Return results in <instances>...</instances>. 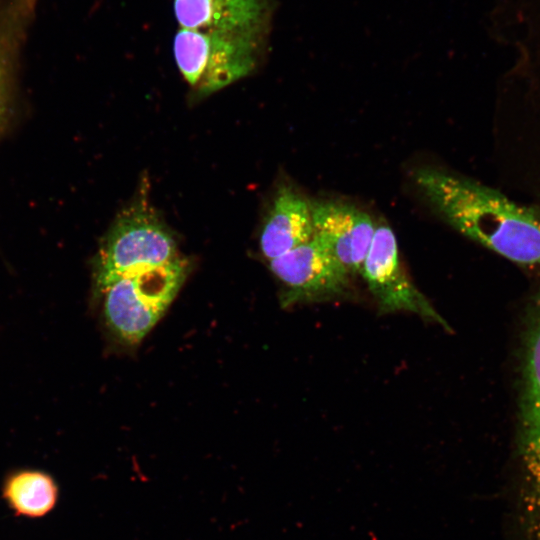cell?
Segmentation results:
<instances>
[{
    "mask_svg": "<svg viewBox=\"0 0 540 540\" xmlns=\"http://www.w3.org/2000/svg\"><path fill=\"white\" fill-rule=\"evenodd\" d=\"M269 32H223L179 28L173 54L182 76L207 96L251 74L262 59Z\"/></svg>",
    "mask_w": 540,
    "mask_h": 540,
    "instance_id": "3",
    "label": "cell"
},
{
    "mask_svg": "<svg viewBox=\"0 0 540 540\" xmlns=\"http://www.w3.org/2000/svg\"><path fill=\"white\" fill-rule=\"evenodd\" d=\"M314 236L311 202L294 188L281 187L265 218L259 247L267 260H273Z\"/></svg>",
    "mask_w": 540,
    "mask_h": 540,
    "instance_id": "9",
    "label": "cell"
},
{
    "mask_svg": "<svg viewBox=\"0 0 540 540\" xmlns=\"http://www.w3.org/2000/svg\"><path fill=\"white\" fill-rule=\"evenodd\" d=\"M360 274L380 314L409 312L450 330L448 323L401 266L396 237L388 225H376Z\"/></svg>",
    "mask_w": 540,
    "mask_h": 540,
    "instance_id": "5",
    "label": "cell"
},
{
    "mask_svg": "<svg viewBox=\"0 0 540 540\" xmlns=\"http://www.w3.org/2000/svg\"><path fill=\"white\" fill-rule=\"evenodd\" d=\"M314 236L351 276L360 273L376 224L357 206L330 200L311 202Z\"/></svg>",
    "mask_w": 540,
    "mask_h": 540,
    "instance_id": "7",
    "label": "cell"
},
{
    "mask_svg": "<svg viewBox=\"0 0 540 540\" xmlns=\"http://www.w3.org/2000/svg\"><path fill=\"white\" fill-rule=\"evenodd\" d=\"M179 28L225 31L269 32L274 0H174Z\"/></svg>",
    "mask_w": 540,
    "mask_h": 540,
    "instance_id": "8",
    "label": "cell"
},
{
    "mask_svg": "<svg viewBox=\"0 0 540 540\" xmlns=\"http://www.w3.org/2000/svg\"><path fill=\"white\" fill-rule=\"evenodd\" d=\"M58 488L54 479L38 470L18 471L5 482L4 497L18 515L41 517L56 504Z\"/></svg>",
    "mask_w": 540,
    "mask_h": 540,
    "instance_id": "12",
    "label": "cell"
},
{
    "mask_svg": "<svg viewBox=\"0 0 540 540\" xmlns=\"http://www.w3.org/2000/svg\"><path fill=\"white\" fill-rule=\"evenodd\" d=\"M269 268L281 283L283 307L335 300L350 292L352 276L315 237L270 260Z\"/></svg>",
    "mask_w": 540,
    "mask_h": 540,
    "instance_id": "6",
    "label": "cell"
},
{
    "mask_svg": "<svg viewBox=\"0 0 540 540\" xmlns=\"http://www.w3.org/2000/svg\"><path fill=\"white\" fill-rule=\"evenodd\" d=\"M413 181L448 225L505 259L540 268V212L473 179L423 167Z\"/></svg>",
    "mask_w": 540,
    "mask_h": 540,
    "instance_id": "1",
    "label": "cell"
},
{
    "mask_svg": "<svg viewBox=\"0 0 540 540\" xmlns=\"http://www.w3.org/2000/svg\"><path fill=\"white\" fill-rule=\"evenodd\" d=\"M34 5L35 0H14L0 12V137L13 115L16 63Z\"/></svg>",
    "mask_w": 540,
    "mask_h": 540,
    "instance_id": "11",
    "label": "cell"
},
{
    "mask_svg": "<svg viewBox=\"0 0 540 540\" xmlns=\"http://www.w3.org/2000/svg\"><path fill=\"white\" fill-rule=\"evenodd\" d=\"M527 348L520 428L522 479L540 495V304Z\"/></svg>",
    "mask_w": 540,
    "mask_h": 540,
    "instance_id": "10",
    "label": "cell"
},
{
    "mask_svg": "<svg viewBox=\"0 0 540 540\" xmlns=\"http://www.w3.org/2000/svg\"><path fill=\"white\" fill-rule=\"evenodd\" d=\"M178 258L176 241L164 222L145 200L135 201L115 219L93 260V300L129 273Z\"/></svg>",
    "mask_w": 540,
    "mask_h": 540,
    "instance_id": "2",
    "label": "cell"
},
{
    "mask_svg": "<svg viewBox=\"0 0 540 540\" xmlns=\"http://www.w3.org/2000/svg\"><path fill=\"white\" fill-rule=\"evenodd\" d=\"M189 271L187 260L147 267L111 284L97 300L109 333L120 343L140 342L164 315Z\"/></svg>",
    "mask_w": 540,
    "mask_h": 540,
    "instance_id": "4",
    "label": "cell"
}]
</instances>
